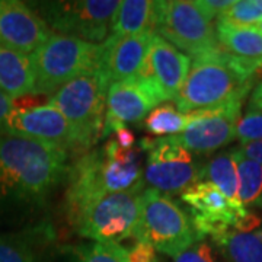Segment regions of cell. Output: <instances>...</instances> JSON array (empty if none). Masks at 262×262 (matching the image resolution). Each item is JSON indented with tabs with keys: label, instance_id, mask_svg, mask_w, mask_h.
I'll return each mask as SVG.
<instances>
[{
	"label": "cell",
	"instance_id": "30",
	"mask_svg": "<svg viewBox=\"0 0 262 262\" xmlns=\"http://www.w3.org/2000/svg\"><path fill=\"white\" fill-rule=\"evenodd\" d=\"M156 252L155 248L147 242H137V245L128 252V262H155Z\"/></svg>",
	"mask_w": 262,
	"mask_h": 262
},
{
	"label": "cell",
	"instance_id": "29",
	"mask_svg": "<svg viewBox=\"0 0 262 262\" xmlns=\"http://www.w3.org/2000/svg\"><path fill=\"white\" fill-rule=\"evenodd\" d=\"M233 0H196L195 5L206 13L208 18H219L223 12L233 5Z\"/></svg>",
	"mask_w": 262,
	"mask_h": 262
},
{
	"label": "cell",
	"instance_id": "34",
	"mask_svg": "<svg viewBox=\"0 0 262 262\" xmlns=\"http://www.w3.org/2000/svg\"><path fill=\"white\" fill-rule=\"evenodd\" d=\"M249 110H256L262 111V79L259 83L255 86L252 95H251V102H249Z\"/></svg>",
	"mask_w": 262,
	"mask_h": 262
},
{
	"label": "cell",
	"instance_id": "17",
	"mask_svg": "<svg viewBox=\"0 0 262 262\" xmlns=\"http://www.w3.org/2000/svg\"><path fill=\"white\" fill-rule=\"evenodd\" d=\"M56 232L50 223L0 234V262H51Z\"/></svg>",
	"mask_w": 262,
	"mask_h": 262
},
{
	"label": "cell",
	"instance_id": "28",
	"mask_svg": "<svg viewBox=\"0 0 262 262\" xmlns=\"http://www.w3.org/2000/svg\"><path fill=\"white\" fill-rule=\"evenodd\" d=\"M173 262H215L211 246L206 241L198 239L185 251L173 256Z\"/></svg>",
	"mask_w": 262,
	"mask_h": 262
},
{
	"label": "cell",
	"instance_id": "2",
	"mask_svg": "<svg viewBox=\"0 0 262 262\" xmlns=\"http://www.w3.org/2000/svg\"><path fill=\"white\" fill-rule=\"evenodd\" d=\"M143 188L140 150L122 149L115 139H110L102 147L84 153L69 169L67 220L73 226L84 208L108 194L143 191Z\"/></svg>",
	"mask_w": 262,
	"mask_h": 262
},
{
	"label": "cell",
	"instance_id": "24",
	"mask_svg": "<svg viewBox=\"0 0 262 262\" xmlns=\"http://www.w3.org/2000/svg\"><path fill=\"white\" fill-rule=\"evenodd\" d=\"M143 122L149 134L162 139L181 134L191 122V118L188 114L179 113L173 105L165 103L158 105L153 111H150Z\"/></svg>",
	"mask_w": 262,
	"mask_h": 262
},
{
	"label": "cell",
	"instance_id": "27",
	"mask_svg": "<svg viewBox=\"0 0 262 262\" xmlns=\"http://www.w3.org/2000/svg\"><path fill=\"white\" fill-rule=\"evenodd\" d=\"M236 137L242 144L262 140V111L248 110V113L237 121Z\"/></svg>",
	"mask_w": 262,
	"mask_h": 262
},
{
	"label": "cell",
	"instance_id": "12",
	"mask_svg": "<svg viewBox=\"0 0 262 262\" xmlns=\"http://www.w3.org/2000/svg\"><path fill=\"white\" fill-rule=\"evenodd\" d=\"M5 133L56 144L67 151H79L75 133L64 117L51 105L16 106L10 111Z\"/></svg>",
	"mask_w": 262,
	"mask_h": 262
},
{
	"label": "cell",
	"instance_id": "3",
	"mask_svg": "<svg viewBox=\"0 0 262 262\" xmlns=\"http://www.w3.org/2000/svg\"><path fill=\"white\" fill-rule=\"evenodd\" d=\"M259 76H262V57L242 58L217 48L194 57L189 73L173 102L182 114L242 102Z\"/></svg>",
	"mask_w": 262,
	"mask_h": 262
},
{
	"label": "cell",
	"instance_id": "4",
	"mask_svg": "<svg viewBox=\"0 0 262 262\" xmlns=\"http://www.w3.org/2000/svg\"><path fill=\"white\" fill-rule=\"evenodd\" d=\"M110 80L101 69L77 76L50 95L48 105L64 117L75 133L79 150L89 149L102 137Z\"/></svg>",
	"mask_w": 262,
	"mask_h": 262
},
{
	"label": "cell",
	"instance_id": "32",
	"mask_svg": "<svg viewBox=\"0 0 262 262\" xmlns=\"http://www.w3.org/2000/svg\"><path fill=\"white\" fill-rule=\"evenodd\" d=\"M13 110V99L0 91V136L5 134V122L9 113Z\"/></svg>",
	"mask_w": 262,
	"mask_h": 262
},
{
	"label": "cell",
	"instance_id": "23",
	"mask_svg": "<svg viewBox=\"0 0 262 262\" xmlns=\"http://www.w3.org/2000/svg\"><path fill=\"white\" fill-rule=\"evenodd\" d=\"M232 153L237 168L241 204L244 207H262V165L245 158L237 149L232 150Z\"/></svg>",
	"mask_w": 262,
	"mask_h": 262
},
{
	"label": "cell",
	"instance_id": "8",
	"mask_svg": "<svg viewBox=\"0 0 262 262\" xmlns=\"http://www.w3.org/2000/svg\"><path fill=\"white\" fill-rule=\"evenodd\" d=\"M143 191L115 192L99 198L84 208L75 222V230L95 242H120L131 237L140 220Z\"/></svg>",
	"mask_w": 262,
	"mask_h": 262
},
{
	"label": "cell",
	"instance_id": "1",
	"mask_svg": "<svg viewBox=\"0 0 262 262\" xmlns=\"http://www.w3.org/2000/svg\"><path fill=\"white\" fill-rule=\"evenodd\" d=\"M69 151L47 141L0 136V201L41 204L69 173Z\"/></svg>",
	"mask_w": 262,
	"mask_h": 262
},
{
	"label": "cell",
	"instance_id": "16",
	"mask_svg": "<svg viewBox=\"0 0 262 262\" xmlns=\"http://www.w3.org/2000/svg\"><path fill=\"white\" fill-rule=\"evenodd\" d=\"M153 32L139 35H110L101 44V72L110 83L121 82L139 75L147 56Z\"/></svg>",
	"mask_w": 262,
	"mask_h": 262
},
{
	"label": "cell",
	"instance_id": "22",
	"mask_svg": "<svg viewBox=\"0 0 262 262\" xmlns=\"http://www.w3.org/2000/svg\"><path fill=\"white\" fill-rule=\"evenodd\" d=\"M213 184L234 207H244L239 200V178L233 153L226 151L208 160L204 168L200 169V179Z\"/></svg>",
	"mask_w": 262,
	"mask_h": 262
},
{
	"label": "cell",
	"instance_id": "13",
	"mask_svg": "<svg viewBox=\"0 0 262 262\" xmlns=\"http://www.w3.org/2000/svg\"><path fill=\"white\" fill-rule=\"evenodd\" d=\"M191 69V57L181 53L166 39L153 34L139 77L149 83L162 102L173 101Z\"/></svg>",
	"mask_w": 262,
	"mask_h": 262
},
{
	"label": "cell",
	"instance_id": "11",
	"mask_svg": "<svg viewBox=\"0 0 262 262\" xmlns=\"http://www.w3.org/2000/svg\"><path fill=\"white\" fill-rule=\"evenodd\" d=\"M242 102H232L189 113L191 122L181 134L166 137L188 151L211 153L236 139V125L241 118Z\"/></svg>",
	"mask_w": 262,
	"mask_h": 262
},
{
	"label": "cell",
	"instance_id": "7",
	"mask_svg": "<svg viewBox=\"0 0 262 262\" xmlns=\"http://www.w3.org/2000/svg\"><path fill=\"white\" fill-rule=\"evenodd\" d=\"M153 32L192 57L220 48L213 20L189 0L155 2Z\"/></svg>",
	"mask_w": 262,
	"mask_h": 262
},
{
	"label": "cell",
	"instance_id": "33",
	"mask_svg": "<svg viewBox=\"0 0 262 262\" xmlns=\"http://www.w3.org/2000/svg\"><path fill=\"white\" fill-rule=\"evenodd\" d=\"M115 140H117V143L121 146L122 149H133L136 137H134L133 131L128 130L127 127H122L120 130L115 131Z\"/></svg>",
	"mask_w": 262,
	"mask_h": 262
},
{
	"label": "cell",
	"instance_id": "19",
	"mask_svg": "<svg viewBox=\"0 0 262 262\" xmlns=\"http://www.w3.org/2000/svg\"><path fill=\"white\" fill-rule=\"evenodd\" d=\"M0 91L19 99L35 91V72L28 54L0 46Z\"/></svg>",
	"mask_w": 262,
	"mask_h": 262
},
{
	"label": "cell",
	"instance_id": "9",
	"mask_svg": "<svg viewBox=\"0 0 262 262\" xmlns=\"http://www.w3.org/2000/svg\"><path fill=\"white\" fill-rule=\"evenodd\" d=\"M120 2L73 0L41 3L46 22L58 35L77 38L86 42L105 41Z\"/></svg>",
	"mask_w": 262,
	"mask_h": 262
},
{
	"label": "cell",
	"instance_id": "35",
	"mask_svg": "<svg viewBox=\"0 0 262 262\" xmlns=\"http://www.w3.org/2000/svg\"><path fill=\"white\" fill-rule=\"evenodd\" d=\"M253 27H255V28L258 29V31L262 34V20H259V22H258L256 25H253Z\"/></svg>",
	"mask_w": 262,
	"mask_h": 262
},
{
	"label": "cell",
	"instance_id": "14",
	"mask_svg": "<svg viewBox=\"0 0 262 262\" xmlns=\"http://www.w3.org/2000/svg\"><path fill=\"white\" fill-rule=\"evenodd\" d=\"M160 102L159 95L139 76L111 83L106 95L102 137L110 136L127 124L140 122Z\"/></svg>",
	"mask_w": 262,
	"mask_h": 262
},
{
	"label": "cell",
	"instance_id": "5",
	"mask_svg": "<svg viewBox=\"0 0 262 262\" xmlns=\"http://www.w3.org/2000/svg\"><path fill=\"white\" fill-rule=\"evenodd\" d=\"M101 44L53 34L31 54L35 72V95L54 94L77 76L101 69Z\"/></svg>",
	"mask_w": 262,
	"mask_h": 262
},
{
	"label": "cell",
	"instance_id": "31",
	"mask_svg": "<svg viewBox=\"0 0 262 262\" xmlns=\"http://www.w3.org/2000/svg\"><path fill=\"white\" fill-rule=\"evenodd\" d=\"M237 151H239L241 155H244L245 158L255 160V162H258V163H261L262 165V140L245 143V144H242V146L237 149Z\"/></svg>",
	"mask_w": 262,
	"mask_h": 262
},
{
	"label": "cell",
	"instance_id": "25",
	"mask_svg": "<svg viewBox=\"0 0 262 262\" xmlns=\"http://www.w3.org/2000/svg\"><path fill=\"white\" fill-rule=\"evenodd\" d=\"M76 262H128V252L117 242H94L73 248Z\"/></svg>",
	"mask_w": 262,
	"mask_h": 262
},
{
	"label": "cell",
	"instance_id": "21",
	"mask_svg": "<svg viewBox=\"0 0 262 262\" xmlns=\"http://www.w3.org/2000/svg\"><path fill=\"white\" fill-rule=\"evenodd\" d=\"M215 35L222 50L242 58L262 57V34L255 27L217 22Z\"/></svg>",
	"mask_w": 262,
	"mask_h": 262
},
{
	"label": "cell",
	"instance_id": "18",
	"mask_svg": "<svg viewBox=\"0 0 262 262\" xmlns=\"http://www.w3.org/2000/svg\"><path fill=\"white\" fill-rule=\"evenodd\" d=\"M213 242L230 262H262V219L246 211Z\"/></svg>",
	"mask_w": 262,
	"mask_h": 262
},
{
	"label": "cell",
	"instance_id": "15",
	"mask_svg": "<svg viewBox=\"0 0 262 262\" xmlns=\"http://www.w3.org/2000/svg\"><path fill=\"white\" fill-rule=\"evenodd\" d=\"M54 32L46 19L19 0H0V46L34 54Z\"/></svg>",
	"mask_w": 262,
	"mask_h": 262
},
{
	"label": "cell",
	"instance_id": "20",
	"mask_svg": "<svg viewBox=\"0 0 262 262\" xmlns=\"http://www.w3.org/2000/svg\"><path fill=\"white\" fill-rule=\"evenodd\" d=\"M155 2L124 0L120 2L111 24V35L127 37L153 32ZM155 34V32H153Z\"/></svg>",
	"mask_w": 262,
	"mask_h": 262
},
{
	"label": "cell",
	"instance_id": "26",
	"mask_svg": "<svg viewBox=\"0 0 262 262\" xmlns=\"http://www.w3.org/2000/svg\"><path fill=\"white\" fill-rule=\"evenodd\" d=\"M262 20V0H239L223 12L217 22L241 27H253Z\"/></svg>",
	"mask_w": 262,
	"mask_h": 262
},
{
	"label": "cell",
	"instance_id": "6",
	"mask_svg": "<svg viewBox=\"0 0 262 262\" xmlns=\"http://www.w3.org/2000/svg\"><path fill=\"white\" fill-rule=\"evenodd\" d=\"M134 236L172 258L201 239L192 222L168 195L147 188L140 196V220Z\"/></svg>",
	"mask_w": 262,
	"mask_h": 262
},
{
	"label": "cell",
	"instance_id": "10",
	"mask_svg": "<svg viewBox=\"0 0 262 262\" xmlns=\"http://www.w3.org/2000/svg\"><path fill=\"white\" fill-rule=\"evenodd\" d=\"M140 149L149 151L144 179L150 188L165 195L184 192L198 182L200 168L187 149L166 137L141 139Z\"/></svg>",
	"mask_w": 262,
	"mask_h": 262
}]
</instances>
